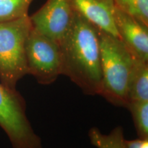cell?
Wrapping results in <instances>:
<instances>
[{
  "instance_id": "obj_1",
  "label": "cell",
  "mask_w": 148,
  "mask_h": 148,
  "mask_svg": "<svg viewBox=\"0 0 148 148\" xmlns=\"http://www.w3.org/2000/svg\"><path fill=\"white\" fill-rule=\"evenodd\" d=\"M59 45L62 75L69 77L85 95H100L101 68L97 27L75 12L71 27Z\"/></svg>"
},
{
  "instance_id": "obj_2",
  "label": "cell",
  "mask_w": 148,
  "mask_h": 148,
  "mask_svg": "<svg viewBox=\"0 0 148 148\" xmlns=\"http://www.w3.org/2000/svg\"><path fill=\"white\" fill-rule=\"evenodd\" d=\"M98 36L101 68L99 95L114 106L126 107L134 56L118 37L99 29Z\"/></svg>"
},
{
  "instance_id": "obj_3",
  "label": "cell",
  "mask_w": 148,
  "mask_h": 148,
  "mask_svg": "<svg viewBox=\"0 0 148 148\" xmlns=\"http://www.w3.org/2000/svg\"><path fill=\"white\" fill-rule=\"evenodd\" d=\"M31 29L29 16L0 23V82L11 90L27 75L25 44Z\"/></svg>"
},
{
  "instance_id": "obj_4",
  "label": "cell",
  "mask_w": 148,
  "mask_h": 148,
  "mask_svg": "<svg viewBox=\"0 0 148 148\" xmlns=\"http://www.w3.org/2000/svg\"><path fill=\"white\" fill-rule=\"evenodd\" d=\"M0 127L12 148H42L41 138L27 119L25 99L17 90H11L1 82Z\"/></svg>"
},
{
  "instance_id": "obj_5",
  "label": "cell",
  "mask_w": 148,
  "mask_h": 148,
  "mask_svg": "<svg viewBox=\"0 0 148 148\" xmlns=\"http://www.w3.org/2000/svg\"><path fill=\"white\" fill-rule=\"evenodd\" d=\"M27 74L42 85H49L62 75V55L59 44L31 29L25 44Z\"/></svg>"
},
{
  "instance_id": "obj_6",
  "label": "cell",
  "mask_w": 148,
  "mask_h": 148,
  "mask_svg": "<svg viewBox=\"0 0 148 148\" xmlns=\"http://www.w3.org/2000/svg\"><path fill=\"white\" fill-rule=\"evenodd\" d=\"M74 13L70 0H47L29 18L33 29L59 44L71 27Z\"/></svg>"
},
{
  "instance_id": "obj_7",
  "label": "cell",
  "mask_w": 148,
  "mask_h": 148,
  "mask_svg": "<svg viewBox=\"0 0 148 148\" xmlns=\"http://www.w3.org/2000/svg\"><path fill=\"white\" fill-rule=\"evenodd\" d=\"M114 24L118 36L133 55L148 62V26L114 8Z\"/></svg>"
},
{
  "instance_id": "obj_8",
  "label": "cell",
  "mask_w": 148,
  "mask_h": 148,
  "mask_svg": "<svg viewBox=\"0 0 148 148\" xmlns=\"http://www.w3.org/2000/svg\"><path fill=\"white\" fill-rule=\"evenodd\" d=\"M73 10L99 29L118 36L112 0H70Z\"/></svg>"
},
{
  "instance_id": "obj_9",
  "label": "cell",
  "mask_w": 148,
  "mask_h": 148,
  "mask_svg": "<svg viewBox=\"0 0 148 148\" xmlns=\"http://www.w3.org/2000/svg\"><path fill=\"white\" fill-rule=\"evenodd\" d=\"M131 101H148V62L135 56L127 90V103Z\"/></svg>"
},
{
  "instance_id": "obj_10",
  "label": "cell",
  "mask_w": 148,
  "mask_h": 148,
  "mask_svg": "<svg viewBox=\"0 0 148 148\" xmlns=\"http://www.w3.org/2000/svg\"><path fill=\"white\" fill-rule=\"evenodd\" d=\"M90 143L96 148H127L124 130L121 125L112 130L108 134H103L98 127H92L88 133Z\"/></svg>"
},
{
  "instance_id": "obj_11",
  "label": "cell",
  "mask_w": 148,
  "mask_h": 148,
  "mask_svg": "<svg viewBox=\"0 0 148 148\" xmlns=\"http://www.w3.org/2000/svg\"><path fill=\"white\" fill-rule=\"evenodd\" d=\"M34 1L0 0V23L29 16V8Z\"/></svg>"
},
{
  "instance_id": "obj_12",
  "label": "cell",
  "mask_w": 148,
  "mask_h": 148,
  "mask_svg": "<svg viewBox=\"0 0 148 148\" xmlns=\"http://www.w3.org/2000/svg\"><path fill=\"white\" fill-rule=\"evenodd\" d=\"M126 108L132 114L138 138H148V101H131Z\"/></svg>"
},
{
  "instance_id": "obj_13",
  "label": "cell",
  "mask_w": 148,
  "mask_h": 148,
  "mask_svg": "<svg viewBox=\"0 0 148 148\" xmlns=\"http://www.w3.org/2000/svg\"><path fill=\"white\" fill-rule=\"evenodd\" d=\"M114 7L148 26V0H112Z\"/></svg>"
},
{
  "instance_id": "obj_14",
  "label": "cell",
  "mask_w": 148,
  "mask_h": 148,
  "mask_svg": "<svg viewBox=\"0 0 148 148\" xmlns=\"http://www.w3.org/2000/svg\"><path fill=\"white\" fill-rule=\"evenodd\" d=\"M127 148H148V138H138L136 139L126 140Z\"/></svg>"
}]
</instances>
